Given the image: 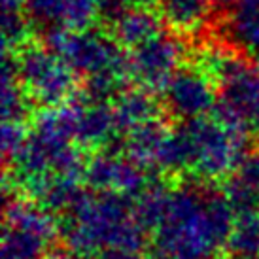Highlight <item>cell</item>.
<instances>
[{"label": "cell", "mask_w": 259, "mask_h": 259, "mask_svg": "<svg viewBox=\"0 0 259 259\" xmlns=\"http://www.w3.org/2000/svg\"><path fill=\"white\" fill-rule=\"evenodd\" d=\"M21 4H25V0H2L4 10H19Z\"/></svg>", "instance_id": "cell-30"}, {"label": "cell", "mask_w": 259, "mask_h": 259, "mask_svg": "<svg viewBox=\"0 0 259 259\" xmlns=\"http://www.w3.org/2000/svg\"><path fill=\"white\" fill-rule=\"evenodd\" d=\"M125 81H127V76L117 72H101L87 76V83L81 97L93 104H106V101L115 99L125 89Z\"/></svg>", "instance_id": "cell-23"}, {"label": "cell", "mask_w": 259, "mask_h": 259, "mask_svg": "<svg viewBox=\"0 0 259 259\" xmlns=\"http://www.w3.org/2000/svg\"><path fill=\"white\" fill-rule=\"evenodd\" d=\"M237 220L223 193L184 186L170 193L165 220L153 240V259H214Z\"/></svg>", "instance_id": "cell-1"}, {"label": "cell", "mask_w": 259, "mask_h": 259, "mask_svg": "<svg viewBox=\"0 0 259 259\" xmlns=\"http://www.w3.org/2000/svg\"><path fill=\"white\" fill-rule=\"evenodd\" d=\"M48 48L59 53L78 74L93 76L101 72L131 74V59L125 57L121 44L101 30L48 29Z\"/></svg>", "instance_id": "cell-3"}, {"label": "cell", "mask_w": 259, "mask_h": 259, "mask_svg": "<svg viewBox=\"0 0 259 259\" xmlns=\"http://www.w3.org/2000/svg\"><path fill=\"white\" fill-rule=\"evenodd\" d=\"M225 32L242 53L259 57V0H237L231 6Z\"/></svg>", "instance_id": "cell-11"}, {"label": "cell", "mask_w": 259, "mask_h": 259, "mask_svg": "<svg viewBox=\"0 0 259 259\" xmlns=\"http://www.w3.org/2000/svg\"><path fill=\"white\" fill-rule=\"evenodd\" d=\"M114 38L123 48H135L161 34V19L148 8H131L112 25Z\"/></svg>", "instance_id": "cell-14"}, {"label": "cell", "mask_w": 259, "mask_h": 259, "mask_svg": "<svg viewBox=\"0 0 259 259\" xmlns=\"http://www.w3.org/2000/svg\"><path fill=\"white\" fill-rule=\"evenodd\" d=\"M168 187L163 182H150L148 186L135 197L133 216L146 231H155L165 220L166 208L170 202Z\"/></svg>", "instance_id": "cell-15"}, {"label": "cell", "mask_w": 259, "mask_h": 259, "mask_svg": "<svg viewBox=\"0 0 259 259\" xmlns=\"http://www.w3.org/2000/svg\"><path fill=\"white\" fill-rule=\"evenodd\" d=\"M161 17L176 30H197L208 15V0H157Z\"/></svg>", "instance_id": "cell-18"}, {"label": "cell", "mask_w": 259, "mask_h": 259, "mask_svg": "<svg viewBox=\"0 0 259 259\" xmlns=\"http://www.w3.org/2000/svg\"><path fill=\"white\" fill-rule=\"evenodd\" d=\"M225 246L238 259H259V210L237 216Z\"/></svg>", "instance_id": "cell-19"}, {"label": "cell", "mask_w": 259, "mask_h": 259, "mask_svg": "<svg viewBox=\"0 0 259 259\" xmlns=\"http://www.w3.org/2000/svg\"><path fill=\"white\" fill-rule=\"evenodd\" d=\"M223 195L227 197V201L237 212V216L259 210V189L252 186L250 182H246L242 176H238L237 172L227 180L223 187Z\"/></svg>", "instance_id": "cell-24"}, {"label": "cell", "mask_w": 259, "mask_h": 259, "mask_svg": "<svg viewBox=\"0 0 259 259\" xmlns=\"http://www.w3.org/2000/svg\"><path fill=\"white\" fill-rule=\"evenodd\" d=\"M127 10H129V6L123 0H101V4H99V17H101L102 21L114 25Z\"/></svg>", "instance_id": "cell-27"}, {"label": "cell", "mask_w": 259, "mask_h": 259, "mask_svg": "<svg viewBox=\"0 0 259 259\" xmlns=\"http://www.w3.org/2000/svg\"><path fill=\"white\" fill-rule=\"evenodd\" d=\"M25 91L42 106H63L76 93V70L48 46L25 44L15 57Z\"/></svg>", "instance_id": "cell-5"}, {"label": "cell", "mask_w": 259, "mask_h": 259, "mask_svg": "<svg viewBox=\"0 0 259 259\" xmlns=\"http://www.w3.org/2000/svg\"><path fill=\"white\" fill-rule=\"evenodd\" d=\"M129 8H150L157 0H123Z\"/></svg>", "instance_id": "cell-29"}, {"label": "cell", "mask_w": 259, "mask_h": 259, "mask_svg": "<svg viewBox=\"0 0 259 259\" xmlns=\"http://www.w3.org/2000/svg\"><path fill=\"white\" fill-rule=\"evenodd\" d=\"M218 259H238V257H235V255H231V253H229L227 257H218Z\"/></svg>", "instance_id": "cell-32"}, {"label": "cell", "mask_w": 259, "mask_h": 259, "mask_svg": "<svg viewBox=\"0 0 259 259\" xmlns=\"http://www.w3.org/2000/svg\"><path fill=\"white\" fill-rule=\"evenodd\" d=\"M191 163H193V148L187 131L182 125L178 131L168 133L159 153L157 168L165 172H182L186 168H191Z\"/></svg>", "instance_id": "cell-21"}, {"label": "cell", "mask_w": 259, "mask_h": 259, "mask_svg": "<svg viewBox=\"0 0 259 259\" xmlns=\"http://www.w3.org/2000/svg\"><path fill=\"white\" fill-rule=\"evenodd\" d=\"M50 240L23 229L6 227L0 259H42Z\"/></svg>", "instance_id": "cell-20"}, {"label": "cell", "mask_w": 259, "mask_h": 259, "mask_svg": "<svg viewBox=\"0 0 259 259\" xmlns=\"http://www.w3.org/2000/svg\"><path fill=\"white\" fill-rule=\"evenodd\" d=\"M210 4H218V6H233L237 0H208Z\"/></svg>", "instance_id": "cell-31"}, {"label": "cell", "mask_w": 259, "mask_h": 259, "mask_svg": "<svg viewBox=\"0 0 259 259\" xmlns=\"http://www.w3.org/2000/svg\"><path fill=\"white\" fill-rule=\"evenodd\" d=\"M29 40V19L19 10H4L2 17V42L4 51L21 50Z\"/></svg>", "instance_id": "cell-25"}, {"label": "cell", "mask_w": 259, "mask_h": 259, "mask_svg": "<svg viewBox=\"0 0 259 259\" xmlns=\"http://www.w3.org/2000/svg\"><path fill=\"white\" fill-rule=\"evenodd\" d=\"M83 178L93 191H114L127 197H137L150 184L144 166L112 151L97 153L89 159L83 168Z\"/></svg>", "instance_id": "cell-9"}, {"label": "cell", "mask_w": 259, "mask_h": 259, "mask_svg": "<svg viewBox=\"0 0 259 259\" xmlns=\"http://www.w3.org/2000/svg\"><path fill=\"white\" fill-rule=\"evenodd\" d=\"M97 259H144L137 250H125V248H106Z\"/></svg>", "instance_id": "cell-28"}, {"label": "cell", "mask_w": 259, "mask_h": 259, "mask_svg": "<svg viewBox=\"0 0 259 259\" xmlns=\"http://www.w3.org/2000/svg\"><path fill=\"white\" fill-rule=\"evenodd\" d=\"M193 148L191 170L204 180L225 178L248 155V133L231 131L218 119L199 117L184 123Z\"/></svg>", "instance_id": "cell-4"}, {"label": "cell", "mask_w": 259, "mask_h": 259, "mask_svg": "<svg viewBox=\"0 0 259 259\" xmlns=\"http://www.w3.org/2000/svg\"><path fill=\"white\" fill-rule=\"evenodd\" d=\"M112 110L119 133H129L142 123L157 119L159 104L150 89H123L115 97Z\"/></svg>", "instance_id": "cell-12"}, {"label": "cell", "mask_w": 259, "mask_h": 259, "mask_svg": "<svg viewBox=\"0 0 259 259\" xmlns=\"http://www.w3.org/2000/svg\"><path fill=\"white\" fill-rule=\"evenodd\" d=\"M184 46L170 34H157L150 42L138 46L131 55V74L150 91L165 89L180 70Z\"/></svg>", "instance_id": "cell-7"}, {"label": "cell", "mask_w": 259, "mask_h": 259, "mask_svg": "<svg viewBox=\"0 0 259 259\" xmlns=\"http://www.w3.org/2000/svg\"><path fill=\"white\" fill-rule=\"evenodd\" d=\"M27 131L23 129V123L19 121H4L2 123V157L4 163H14L17 155L21 153L23 146L27 142Z\"/></svg>", "instance_id": "cell-26"}, {"label": "cell", "mask_w": 259, "mask_h": 259, "mask_svg": "<svg viewBox=\"0 0 259 259\" xmlns=\"http://www.w3.org/2000/svg\"><path fill=\"white\" fill-rule=\"evenodd\" d=\"M2 117L4 121H19L23 123L30 112L29 99L25 93V87L19 81L15 61L8 57L2 65Z\"/></svg>", "instance_id": "cell-17"}, {"label": "cell", "mask_w": 259, "mask_h": 259, "mask_svg": "<svg viewBox=\"0 0 259 259\" xmlns=\"http://www.w3.org/2000/svg\"><path fill=\"white\" fill-rule=\"evenodd\" d=\"M168 131L159 119H151L148 123H142L127 133L125 138V151L127 157L137 161L144 168H157V159L161 153V148L165 144Z\"/></svg>", "instance_id": "cell-13"}, {"label": "cell", "mask_w": 259, "mask_h": 259, "mask_svg": "<svg viewBox=\"0 0 259 259\" xmlns=\"http://www.w3.org/2000/svg\"><path fill=\"white\" fill-rule=\"evenodd\" d=\"M163 93L166 110L182 121L204 117L218 102L212 78L197 68H180L166 83Z\"/></svg>", "instance_id": "cell-8"}, {"label": "cell", "mask_w": 259, "mask_h": 259, "mask_svg": "<svg viewBox=\"0 0 259 259\" xmlns=\"http://www.w3.org/2000/svg\"><path fill=\"white\" fill-rule=\"evenodd\" d=\"M6 227L29 231V233L44 237L46 240H51L57 233V225L46 210L38 208V206L27 201H21V199L8 201Z\"/></svg>", "instance_id": "cell-16"}, {"label": "cell", "mask_w": 259, "mask_h": 259, "mask_svg": "<svg viewBox=\"0 0 259 259\" xmlns=\"http://www.w3.org/2000/svg\"><path fill=\"white\" fill-rule=\"evenodd\" d=\"M119 133L114 117V110L106 104H93L83 99L76 123V144L83 148H102L112 144Z\"/></svg>", "instance_id": "cell-10"}, {"label": "cell", "mask_w": 259, "mask_h": 259, "mask_svg": "<svg viewBox=\"0 0 259 259\" xmlns=\"http://www.w3.org/2000/svg\"><path fill=\"white\" fill-rule=\"evenodd\" d=\"M29 19L46 29H68L72 0H25Z\"/></svg>", "instance_id": "cell-22"}, {"label": "cell", "mask_w": 259, "mask_h": 259, "mask_svg": "<svg viewBox=\"0 0 259 259\" xmlns=\"http://www.w3.org/2000/svg\"><path fill=\"white\" fill-rule=\"evenodd\" d=\"M214 114L231 131H259V72L246 66L242 72L223 81Z\"/></svg>", "instance_id": "cell-6"}, {"label": "cell", "mask_w": 259, "mask_h": 259, "mask_svg": "<svg viewBox=\"0 0 259 259\" xmlns=\"http://www.w3.org/2000/svg\"><path fill=\"white\" fill-rule=\"evenodd\" d=\"M144 227L133 216L127 195L114 191H81L68 210L63 227L65 246L79 257H89L101 248H125L140 252L146 242Z\"/></svg>", "instance_id": "cell-2"}]
</instances>
